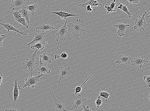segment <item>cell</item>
I'll use <instances>...</instances> for the list:
<instances>
[{
    "label": "cell",
    "mask_w": 150,
    "mask_h": 111,
    "mask_svg": "<svg viewBox=\"0 0 150 111\" xmlns=\"http://www.w3.org/2000/svg\"><path fill=\"white\" fill-rule=\"evenodd\" d=\"M68 30L70 31L74 36L78 37L81 35V33L83 32L89 33V31L86 30L84 28L85 25L83 19L76 20L71 23H69Z\"/></svg>",
    "instance_id": "6da1fadb"
},
{
    "label": "cell",
    "mask_w": 150,
    "mask_h": 111,
    "mask_svg": "<svg viewBox=\"0 0 150 111\" xmlns=\"http://www.w3.org/2000/svg\"><path fill=\"white\" fill-rule=\"evenodd\" d=\"M38 50L33 53L32 56L30 58L27 59L25 62L23 63L22 67L24 70H26L30 75L33 74L34 69L37 63L36 62L35 57Z\"/></svg>",
    "instance_id": "7a4b0ae2"
},
{
    "label": "cell",
    "mask_w": 150,
    "mask_h": 111,
    "mask_svg": "<svg viewBox=\"0 0 150 111\" xmlns=\"http://www.w3.org/2000/svg\"><path fill=\"white\" fill-rule=\"evenodd\" d=\"M43 76V74H41L40 75L36 76L33 77V74L30 75L26 78L22 88H26L27 87L29 88L30 86L32 88H35L38 82H39L40 78Z\"/></svg>",
    "instance_id": "3957f363"
},
{
    "label": "cell",
    "mask_w": 150,
    "mask_h": 111,
    "mask_svg": "<svg viewBox=\"0 0 150 111\" xmlns=\"http://www.w3.org/2000/svg\"><path fill=\"white\" fill-rule=\"evenodd\" d=\"M146 13L147 12H145L142 17L139 16V18L135 20L134 26V29L135 30L141 32L142 31L144 30L148 26L145 19V16L147 15Z\"/></svg>",
    "instance_id": "277c9868"
},
{
    "label": "cell",
    "mask_w": 150,
    "mask_h": 111,
    "mask_svg": "<svg viewBox=\"0 0 150 111\" xmlns=\"http://www.w3.org/2000/svg\"><path fill=\"white\" fill-rule=\"evenodd\" d=\"M66 20V22L64 25L62 26H59L60 29H59L58 32L55 34L56 36H57L56 41H59L60 42L61 41H64L66 40L65 36L66 35L69 34V33L67 32L68 30L67 27V19Z\"/></svg>",
    "instance_id": "5b68a950"
},
{
    "label": "cell",
    "mask_w": 150,
    "mask_h": 111,
    "mask_svg": "<svg viewBox=\"0 0 150 111\" xmlns=\"http://www.w3.org/2000/svg\"><path fill=\"white\" fill-rule=\"evenodd\" d=\"M25 1V0H12V4L9 6V9L12 11L19 10L24 6Z\"/></svg>",
    "instance_id": "8992f818"
},
{
    "label": "cell",
    "mask_w": 150,
    "mask_h": 111,
    "mask_svg": "<svg viewBox=\"0 0 150 111\" xmlns=\"http://www.w3.org/2000/svg\"><path fill=\"white\" fill-rule=\"evenodd\" d=\"M88 99V98H83L79 94H78L75 100V101L73 104L72 107L70 110H78L79 107L83 105V103L86 100Z\"/></svg>",
    "instance_id": "52a82bcc"
},
{
    "label": "cell",
    "mask_w": 150,
    "mask_h": 111,
    "mask_svg": "<svg viewBox=\"0 0 150 111\" xmlns=\"http://www.w3.org/2000/svg\"><path fill=\"white\" fill-rule=\"evenodd\" d=\"M132 65L136 66L140 68H143L142 65L148 63L149 61L146 59H144L142 57H135L132 61Z\"/></svg>",
    "instance_id": "ba28073f"
},
{
    "label": "cell",
    "mask_w": 150,
    "mask_h": 111,
    "mask_svg": "<svg viewBox=\"0 0 150 111\" xmlns=\"http://www.w3.org/2000/svg\"><path fill=\"white\" fill-rule=\"evenodd\" d=\"M113 26L116 27L117 29L116 33L118 35L121 37L125 35V30L130 25L128 24L125 25L122 23H119L117 25H114Z\"/></svg>",
    "instance_id": "9c48e42d"
},
{
    "label": "cell",
    "mask_w": 150,
    "mask_h": 111,
    "mask_svg": "<svg viewBox=\"0 0 150 111\" xmlns=\"http://www.w3.org/2000/svg\"><path fill=\"white\" fill-rule=\"evenodd\" d=\"M0 25H2L4 27L5 29L7 30L8 32H9L10 31H13L20 34L22 35H28L27 33V31L26 32H24V31L23 32L22 31L20 32V31L15 28L11 25H10V24L8 23H0Z\"/></svg>",
    "instance_id": "30bf717a"
},
{
    "label": "cell",
    "mask_w": 150,
    "mask_h": 111,
    "mask_svg": "<svg viewBox=\"0 0 150 111\" xmlns=\"http://www.w3.org/2000/svg\"><path fill=\"white\" fill-rule=\"evenodd\" d=\"M132 61V58L127 55H121L117 58L116 63L119 64H128Z\"/></svg>",
    "instance_id": "8fae6325"
},
{
    "label": "cell",
    "mask_w": 150,
    "mask_h": 111,
    "mask_svg": "<svg viewBox=\"0 0 150 111\" xmlns=\"http://www.w3.org/2000/svg\"><path fill=\"white\" fill-rule=\"evenodd\" d=\"M38 73L51 74L52 72L48 69L46 64L40 63L39 66L35 70Z\"/></svg>",
    "instance_id": "7c38bea8"
},
{
    "label": "cell",
    "mask_w": 150,
    "mask_h": 111,
    "mask_svg": "<svg viewBox=\"0 0 150 111\" xmlns=\"http://www.w3.org/2000/svg\"><path fill=\"white\" fill-rule=\"evenodd\" d=\"M13 86V101L16 103L18 101L20 92V86L17 84L16 80L15 81L14 84H12Z\"/></svg>",
    "instance_id": "4fadbf2b"
},
{
    "label": "cell",
    "mask_w": 150,
    "mask_h": 111,
    "mask_svg": "<svg viewBox=\"0 0 150 111\" xmlns=\"http://www.w3.org/2000/svg\"><path fill=\"white\" fill-rule=\"evenodd\" d=\"M40 63L46 64L53 63L50 54L46 53H44L40 55Z\"/></svg>",
    "instance_id": "5bb4252c"
},
{
    "label": "cell",
    "mask_w": 150,
    "mask_h": 111,
    "mask_svg": "<svg viewBox=\"0 0 150 111\" xmlns=\"http://www.w3.org/2000/svg\"><path fill=\"white\" fill-rule=\"evenodd\" d=\"M69 67L68 68H64L62 66L61 68V70L59 73L60 75V78L59 79V82H60L62 80L64 79L65 78L67 77L68 76L70 75L71 73L70 72Z\"/></svg>",
    "instance_id": "9a60e30c"
},
{
    "label": "cell",
    "mask_w": 150,
    "mask_h": 111,
    "mask_svg": "<svg viewBox=\"0 0 150 111\" xmlns=\"http://www.w3.org/2000/svg\"><path fill=\"white\" fill-rule=\"evenodd\" d=\"M45 37L44 33H39L35 34L33 40L29 43L27 44L28 46L35 42H44L43 40Z\"/></svg>",
    "instance_id": "2e32d148"
},
{
    "label": "cell",
    "mask_w": 150,
    "mask_h": 111,
    "mask_svg": "<svg viewBox=\"0 0 150 111\" xmlns=\"http://www.w3.org/2000/svg\"><path fill=\"white\" fill-rule=\"evenodd\" d=\"M58 29L55 28L47 23H44L42 24L39 26L37 27L36 31L37 32L38 30H41L42 32L43 33L45 32H47L48 30H52V32H53L54 30Z\"/></svg>",
    "instance_id": "e0dca14e"
},
{
    "label": "cell",
    "mask_w": 150,
    "mask_h": 111,
    "mask_svg": "<svg viewBox=\"0 0 150 111\" xmlns=\"http://www.w3.org/2000/svg\"><path fill=\"white\" fill-rule=\"evenodd\" d=\"M18 11L22 15L23 18H25L26 20L28 25L29 26L30 23L29 17L31 15L30 14L28 10L26 7L23 6L21 9L18 10Z\"/></svg>",
    "instance_id": "ac0fdd59"
},
{
    "label": "cell",
    "mask_w": 150,
    "mask_h": 111,
    "mask_svg": "<svg viewBox=\"0 0 150 111\" xmlns=\"http://www.w3.org/2000/svg\"><path fill=\"white\" fill-rule=\"evenodd\" d=\"M53 96L54 100V104L53 106L55 109V111H67L65 109V106L63 104L56 98L54 95Z\"/></svg>",
    "instance_id": "d6986e66"
},
{
    "label": "cell",
    "mask_w": 150,
    "mask_h": 111,
    "mask_svg": "<svg viewBox=\"0 0 150 111\" xmlns=\"http://www.w3.org/2000/svg\"><path fill=\"white\" fill-rule=\"evenodd\" d=\"M127 5H123L121 3H120L117 5V7L118 9L123 11L125 14L128 16L129 18H130L132 17V14L131 12H130L129 11L127 8Z\"/></svg>",
    "instance_id": "ffe728a7"
},
{
    "label": "cell",
    "mask_w": 150,
    "mask_h": 111,
    "mask_svg": "<svg viewBox=\"0 0 150 111\" xmlns=\"http://www.w3.org/2000/svg\"><path fill=\"white\" fill-rule=\"evenodd\" d=\"M52 13L61 17L62 20H66L67 17H69L77 16L75 15L62 12V11L59 12H52Z\"/></svg>",
    "instance_id": "44dd1931"
},
{
    "label": "cell",
    "mask_w": 150,
    "mask_h": 111,
    "mask_svg": "<svg viewBox=\"0 0 150 111\" xmlns=\"http://www.w3.org/2000/svg\"><path fill=\"white\" fill-rule=\"evenodd\" d=\"M26 7L29 12L31 13V15H34L37 9L39 8V6H38L37 3H35L32 5L27 6Z\"/></svg>",
    "instance_id": "7402d4cb"
},
{
    "label": "cell",
    "mask_w": 150,
    "mask_h": 111,
    "mask_svg": "<svg viewBox=\"0 0 150 111\" xmlns=\"http://www.w3.org/2000/svg\"><path fill=\"white\" fill-rule=\"evenodd\" d=\"M48 43L47 42H45L43 43H42L41 42H37L31 46L30 47L31 49H36L37 50L42 51L45 47L43 46L44 44H47Z\"/></svg>",
    "instance_id": "603a6c76"
},
{
    "label": "cell",
    "mask_w": 150,
    "mask_h": 111,
    "mask_svg": "<svg viewBox=\"0 0 150 111\" xmlns=\"http://www.w3.org/2000/svg\"><path fill=\"white\" fill-rule=\"evenodd\" d=\"M92 75L91 74L90 75L89 77L88 78V79H87L86 80L83 82V84H82L81 86H78L77 87H76L75 88V95H76L78 94H79V93H81V92H82V87L83 86V85L85 84L86 82L88 81V80L89 79V78L92 77Z\"/></svg>",
    "instance_id": "cb8c5ba5"
},
{
    "label": "cell",
    "mask_w": 150,
    "mask_h": 111,
    "mask_svg": "<svg viewBox=\"0 0 150 111\" xmlns=\"http://www.w3.org/2000/svg\"><path fill=\"white\" fill-rule=\"evenodd\" d=\"M15 20L16 21L21 24L23 26L27 28H31L28 25V23L25 19L23 18V17L20 19L16 20Z\"/></svg>",
    "instance_id": "d4e9b609"
},
{
    "label": "cell",
    "mask_w": 150,
    "mask_h": 111,
    "mask_svg": "<svg viewBox=\"0 0 150 111\" xmlns=\"http://www.w3.org/2000/svg\"><path fill=\"white\" fill-rule=\"evenodd\" d=\"M99 94L100 96L105 99L106 102L110 99L109 98L110 94L105 91H100L99 92Z\"/></svg>",
    "instance_id": "484cf974"
},
{
    "label": "cell",
    "mask_w": 150,
    "mask_h": 111,
    "mask_svg": "<svg viewBox=\"0 0 150 111\" xmlns=\"http://www.w3.org/2000/svg\"><path fill=\"white\" fill-rule=\"evenodd\" d=\"M68 57V54L65 52H64L62 53L60 55H58L57 54H55L54 59L55 60H57V59L60 58H62L63 59H66Z\"/></svg>",
    "instance_id": "4316f807"
},
{
    "label": "cell",
    "mask_w": 150,
    "mask_h": 111,
    "mask_svg": "<svg viewBox=\"0 0 150 111\" xmlns=\"http://www.w3.org/2000/svg\"><path fill=\"white\" fill-rule=\"evenodd\" d=\"M100 96H99L96 100L95 105L97 108H100V106L102 105L103 101L101 99Z\"/></svg>",
    "instance_id": "83f0119b"
},
{
    "label": "cell",
    "mask_w": 150,
    "mask_h": 111,
    "mask_svg": "<svg viewBox=\"0 0 150 111\" xmlns=\"http://www.w3.org/2000/svg\"><path fill=\"white\" fill-rule=\"evenodd\" d=\"M12 13L15 20L20 19L23 17L18 11H12Z\"/></svg>",
    "instance_id": "f1b7e54d"
},
{
    "label": "cell",
    "mask_w": 150,
    "mask_h": 111,
    "mask_svg": "<svg viewBox=\"0 0 150 111\" xmlns=\"http://www.w3.org/2000/svg\"><path fill=\"white\" fill-rule=\"evenodd\" d=\"M144 81L145 84L147 85L149 87L150 86V76H145L144 78Z\"/></svg>",
    "instance_id": "f546056e"
},
{
    "label": "cell",
    "mask_w": 150,
    "mask_h": 111,
    "mask_svg": "<svg viewBox=\"0 0 150 111\" xmlns=\"http://www.w3.org/2000/svg\"><path fill=\"white\" fill-rule=\"evenodd\" d=\"M104 8L107 9V14H109L110 12L112 13L113 12H116L117 11V10H114L112 9L109 6H104Z\"/></svg>",
    "instance_id": "4dcf8cb0"
},
{
    "label": "cell",
    "mask_w": 150,
    "mask_h": 111,
    "mask_svg": "<svg viewBox=\"0 0 150 111\" xmlns=\"http://www.w3.org/2000/svg\"><path fill=\"white\" fill-rule=\"evenodd\" d=\"M6 37V36L5 35H2L0 36V47L2 46L3 41Z\"/></svg>",
    "instance_id": "1f68e13d"
},
{
    "label": "cell",
    "mask_w": 150,
    "mask_h": 111,
    "mask_svg": "<svg viewBox=\"0 0 150 111\" xmlns=\"http://www.w3.org/2000/svg\"><path fill=\"white\" fill-rule=\"evenodd\" d=\"M83 107V110L82 111H92L89 108V107L88 106H85L84 105H82Z\"/></svg>",
    "instance_id": "d6a6232c"
},
{
    "label": "cell",
    "mask_w": 150,
    "mask_h": 111,
    "mask_svg": "<svg viewBox=\"0 0 150 111\" xmlns=\"http://www.w3.org/2000/svg\"><path fill=\"white\" fill-rule=\"evenodd\" d=\"M116 1H114L111 2L110 7L112 9H113L114 8L116 4V3H115Z\"/></svg>",
    "instance_id": "836d02e7"
},
{
    "label": "cell",
    "mask_w": 150,
    "mask_h": 111,
    "mask_svg": "<svg viewBox=\"0 0 150 111\" xmlns=\"http://www.w3.org/2000/svg\"><path fill=\"white\" fill-rule=\"evenodd\" d=\"M4 111H20L18 109L16 108V107H12L11 109H6Z\"/></svg>",
    "instance_id": "e575fe53"
},
{
    "label": "cell",
    "mask_w": 150,
    "mask_h": 111,
    "mask_svg": "<svg viewBox=\"0 0 150 111\" xmlns=\"http://www.w3.org/2000/svg\"><path fill=\"white\" fill-rule=\"evenodd\" d=\"M127 1L129 2L130 5L132 4H134V3L137 4L139 1V0H135V1H129V0H127Z\"/></svg>",
    "instance_id": "d590c367"
},
{
    "label": "cell",
    "mask_w": 150,
    "mask_h": 111,
    "mask_svg": "<svg viewBox=\"0 0 150 111\" xmlns=\"http://www.w3.org/2000/svg\"><path fill=\"white\" fill-rule=\"evenodd\" d=\"M3 78L2 75L0 76V86L2 84Z\"/></svg>",
    "instance_id": "8d00e7d4"
},
{
    "label": "cell",
    "mask_w": 150,
    "mask_h": 111,
    "mask_svg": "<svg viewBox=\"0 0 150 111\" xmlns=\"http://www.w3.org/2000/svg\"><path fill=\"white\" fill-rule=\"evenodd\" d=\"M148 98L149 99V100H150V93H149V94L148 95Z\"/></svg>",
    "instance_id": "74e56055"
},
{
    "label": "cell",
    "mask_w": 150,
    "mask_h": 111,
    "mask_svg": "<svg viewBox=\"0 0 150 111\" xmlns=\"http://www.w3.org/2000/svg\"><path fill=\"white\" fill-rule=\"evenodd\" d=\"M100 109V110H101V111H103V110H102V109H101V107Z\"/></svg>",
    "instance_id": "f35d334b"
}]
</instances>
